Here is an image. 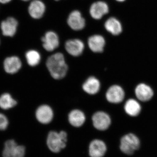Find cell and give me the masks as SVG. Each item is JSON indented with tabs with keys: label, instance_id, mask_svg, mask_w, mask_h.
<instances>
[{
	"label": "cell",
	"instance_id": "obj_1",
	"mask_svg": "<svg viewBox=\"0 0 157 157\" xmlns=\"http://www.w3.org/2000/svg\"><path fill=\"white\" fill-rule=\"evenodd\" d=\"M46 66L51 75L55 79L64 78L68 71V66L65 62L64 56L60 52L49 57L46 61Z\"/></svg>",
	"mask_w": 157,
	"mask_h": 157
},
{
	"label": "cell",
	"instance_id": "obj_2",
	"mask_svg": "<svg viewBox=\"0 0 157 157\" xmlns=\"http://www.w3.org/2000/svg\"><path fill=\"white\" fill-rule=\"evenodd\" d=\"M68 134L64 130H51L48 132L46 138V144L50 151L57 154L66 148L67 144Z\"/></svg>",
	"mask_w": 157,
	"mask_h": 157
},
{
	"label": "cell",
	"instance_id": "obj_3",
	"mask_svg": "<svg viewBox=\"0 0 157 157\" xmlns=\"http://www.w3.org/2000/svg\"><path fill=\"white\" fill-rule=\"evenodd\" d=\"M140 147V140L133 134L124 135L121 138L120 150L125 154L130 155L134 153Z\"/></svg>",
	"mask_w": 157,
	"mask_h": 157
},
{
	"label": "cell",
	"instance_id": "obj_4",
	"mask_svg": "<svg viewBox=\"0 0 157 157\" xmlns=\"http://www.w3.org/2000/svg\"><path fill=\"white\" fill-rule=\"evenodd\" d=\"M107 145L104 140L96 138L90 141L88 147L90 157H104L107 151Z\"/></svg>",
	"mask_w": 157,
	"mask_h": 157
},
{
	"label": "cell",
	"instance_id": "obj_5",
	"mask_svg": "<svg viewBox=\"0 0 157 157\" xmlns=\"http://www.w3.org/2000/svg\"><path fill=\"white\" fill-rule=\"evenodd\" d=\"M94 128L100 132H104L109 128L111 124L110 117L103 111L96 112L92 117Z\"/></svg>",
	"mask_w": 157,
	"mask_h": 157
},
{
	"label": "cell",
	"instance_id": "obj_6",
	"mask_svg": "<svg viewBox=\"0 0 157 157\" xmlns=\"http://www.w3.org/2000/svg\"><path fill=\"white\" fill-rule=\"evenodd\" d=\"M36 116L40 123L46 124L50 123L53 119V110L48 105H41L37 109Z\"/></svg>",
	"mask_w": 157,
	"mask_h": 157
},
{
	"label": "cell",
	"instance_id": "obj_7",
	"mask_svg": "<svg viewBox=\"0 0 157 157\" xmlns=\"http://www.w3.org/2000/svg\"><path fill=\"white\" fill-rule=\"evenodd\" d=\"M124 95V92L121 86L113 85L107 90L106 97L110 103L118 104L123 101Z\"/></svg>",
	"mask_w": 157,
	"mask_h": 157
},
{
	"label": "cell",
	"instance_id": "obj_8",
	"mask_svg": "<svg viewBox=\"0 0 157 157\" xmlns=\"http://www.w3.org/2000/svg\"><path fill=\"white\" fill-rule=\"evenodd\" d=\"M68 25L72 29L81 30L85 26V20L79 11L75 10L69 15L67 20Z\"/></svg>",
	"mask_w": 157,
	"mask_h": 157
},
{
	"label": "cell",
	"instance_id": "obj_9",
	"mask_svg": "<svg viewBox=\"0 0 157 157\" xmlns=\"http://www.w3.org/2000/svg\"><path fill=\"white\" fill-rule=\"evenodd\" d=\"M43 46L45 50L51 52L56 49L59 45V41L58 36L55 33L49 31L42 38Z\"/></svg>",
	"mask_w": 157,
	"mask_h": 157
},
{
	"label": "cell",
	"instance_id": "obj_10",
	"mask_svg": "<svg viewBox=\"0 0 157 157\" xmlns=\"http://www.w3.org/2000/svg\"><path fill=\"white\" fill-rule=\"evenodd\" d=\"M18 22L16 19L13 17H9L1 23V28L4 36L8 37H13L17 31Z\"/></svg>",
	"mask_w": 157,
	"mask_h": 157
},
{
	"label": "cell",
	"instance_id": "obj_11",
	"mask_svg": "<svg viewBox=\"0 0 157 157\" xmlns=\"http://www.w3.org/2000/svg\"><path fill=\"white\" fill-rule=\"evenodd\" d=\"M65 48L68 53L72 56H78L83 52L84 43L79 39H71L66 42Z\"/></svg>",
	"mask_w": 157,
	"mask_h": 157
},
{
	"label": "cell",
	"instance_id": "obj_12",
	"mask_svg": "<svg viewBox=\"0 0 157 157\" xmlns=\"http://www.w3.org/2000/svg\"><path fill=\"white\" fill-rule=\"evenodd\" d=\"M109 12V8L107 4L104 2H96L93 3L90 8V13L94 19H101L105 14Z\"/></svg>",
	"mask_w": 157,
	"mask_h": 157
},
{
	"label": "cell",
	"instance_id": "obj_13",
	"mask_svg": "<svg viewBox=\"0 0 157 157\" xmlns=\"http://www.w3.org/2000/svg\"><path fill=\"white\" fill-rule=\"evenodd\" d=\"M22 63L17 56L9 57L4 62V68L6 73L9 74L17 73L21 67Z\"/></svg>",
	"mask_w": 157,
	"mask_h": 157
},
{
	"label": "cell",
	"instance_id": "obj_14",
	"mask_svg": "<svg viewBox=\"0 0 157 157\" xmlns=\"http://www.w3.org/2000/svg\"><path fill=\"white\" fill-rule=\"evenodd\" d=\"M45 10V5L39 0L33 1L29 7V14L34 19H39L42 17Z\"/></svg>",
	"mask_w": 157,
	"mask_h": 157
},
{
	"label": "cell",
	"instance_id": "obj_15",
	"mask_svg": "<svg viewBox=\"0 0 157 157\" xmlns=\"http://www.w3.org/2000/svg\"><path fill=\"white\" fill-rule=\"evenodd\" d=\"M89 47L94 52H102L104 51L105 41L104 37L100 35L91 36L88 40Z\"/></svg>",
	"mask_w": 157,
	"mask_h": 157
},
{
	"label": "cell",
	"instance_id": "obj_16",
	"mask_svg": "<svg viewBox=\"0 0 157 157\" xmlns=\"http://www.w3.org/2000/svg\"><path fill=\"white\" fill-rule=\"evenodd\" d=\"M135 92L137 99L142 101L150 100L154 94L151 88L144 83H140L137 85L135 89Z\"/></svg>",
	"mask_w": 157,
	"mask_h": 157
},
{
	"label": "cell",
	"instance_id": "obj_17",
	"mask_svg": "<svg viewBox=\"0 0 157 157\" xmlns=\"http://www.w3.org/2000/svg\"><path fill=\"white\" fill-rule=\"evenodd\" d=\"M69 123L75 128H80L83 125L86 120L84 113L79 109L72 110L68 116Z\"/></svg>",
	"mask_w": 157,
	"mask_h": 157
},
{
	"label": "cell",
	"instance_id": "obj_18",
	"mask_svg": "<svg viewBox=\"0 0 157 157\" xmlns=\"http://www.w3.org/2000/svg\"><path fill=\"white\" fill-rule=\"evenodd\" d=\"M100 81L94 76L88 78L82 85V89L84 91L91 95L97 94L100 90Z\"/></svg>",
	"mask_w": 157,
	"mask_h": 157
},
{
	"label": "cell",
	"instance_id": "obj_19",
	"mask_svg": "<svg viewBox=\"0 0 157 157\" xmlns=\"http://www.w3.org/2000/svg\"><path fill=\"white\" fill-rule=\"evenodd\" d=\"M104 26L108 32L115 36L119 35L122 30L121 23L114 17H110L107 20Z\"/></svg>",
	"mask_w": 157,
	"mask_h": 157
},
{
	"label": "cell",
	"instance_id": "obj_20",
	"mask_svg": "<svg viewBox=\"0 0 157 157\" xmlns=\"http://www.w3.org/2000/svg\"><path fill=\"white\" fill-rule=\"evenodd\" d=\"M124 109L127 114L132 117L137 116L141 110L140 104L134 99H129L124 105Z\"/></svg>",
	"mask_w": 157,
	"mask_h": 157
},
{
	"label": "cell",
	"instance_id": "obj_21",
	"mask_svg": "<svg viewBox=\"0 0 157 157\" xmlns=\"http://www.w3.org/2000/svg\"><path fill=\"white\" fill-rule=\"evenodd\" d=\"M17 104V101L8 93H5L0 96V107L2 109H10L15 107Z\"/></svg>",
	"mask_w": 157,
	"mask_h": 157
},
{
	"label": "cell",
	"instance_id": "obj_22",
	"mask_svg": "<svg viewBox=\"0 0 157 157\" xmlns=\"http://www.w3.org/2000/svg\"><path fill=\"white\" fill-rule=\"evenodd\" d=\"M28 63L31 67H35L39 64L41 60V56L39 52L36 50L29 51L25 54Z\"/></svg>",
	"mask_w": 157,
	"mask_h": 157
},
{
	"label": "cell",
	"instance_id": "obj_23",
	"mask_svg": "<svg viewBox=\"0 0 157 157\" xmlns=\"http://www.w3.org/2000/svg\"><path fill=\"white\" fill-rule=\"evenodd\" d=\"M17 144L14 140H7L5 144L2 152L3 157H12Z\"/></svg>",
	"mask_w": 157,
	"mask_h": 157
},
{
	"label": "cell",
	"instance_id": "obj_24",
	"mask_svg": "<svg viewBox=\"0 0 157 157\" xmlns=\"http://www.w3.org/2000/svg\"><path fill=\"white\" fill-rule=\"evenodd\" d=\"M26 148L24 145L17 144L12 157H25L26 154Z\"/></svg>",
	"mask_w": 157,
	"mask_h": 157
},
{
	"label": "cell",
	"instance_id": "obj_25",
	"mask_svg": "<svg viewBox=\"0 0 157 157\" xmlns=\"http://www.w3.org/2000/svg\"><path fill=\"white\" fill-rule=\"evenodd\" d=\"M9 121L8 118L6 115L0 113V130H6L9 126Z\"/></svg>",
	"mask_w": 157,
	"mask_h": 157
},
{
	"label": "cell",
	"instance_id": "obj_26",
	"mask_svg": "<svg viewBox=\"0 0 157 157\" xmlns=\"http://www.w3.org/2000/svg\"><path fill=\"white\" fill-rule=\"evenodd\" d=\"M11 0H0V3H2V4H7L10 2Z\"/></svg>",
	"mask_w": 157,
	"mask_h": 157
},
{
	"label": "cell",
	"instance_id": "obj_27",
	"mask_svg": "<svg viewBox=\"0 0 157 157\" xmlns=\"http://www.w3.org/2000/svg\"><path fill=\"white\" fill-rule=\"evenodd\" d=\"M117 1H118V2H122L124 1L125 0H117Z\"/></svg>",
	"mask_w": 157,
	"mask_h": 157
},
{
	"label": "cell",
	"instance_id": "obj_28",
	"mask_svg": "<svg viewBox=\"0 0 157 157\" xmlns=\"http://www.w3.org/2000/svg\"><path fill=\"white\" fill-rule=\"evenodd\" d=\"M22 1H28L29 0H22Z\"/></svg>",
	"mask_w": 157,
	"mask_h": 157
},
{
	"label": "cell",
	"instance_id": "obj_29",
	"mask_svg": "<svg viewBox=\"0 0 157 157\" xmlns=\"http://www.w3.org/2000/svg\"><path fill=\"white\" fill-rule=\"evenodd\" d=\"M56 1H59V0H56Z\"/></svg>",
	"mask_w": 157,
	"mask_h": 157
}]
</instances>
